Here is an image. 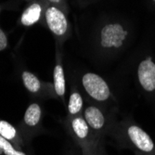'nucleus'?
Wrapping results in <instances>:
<instances>
[{
  "label": "nucleus",
  "instance_id": "9b49d317",
  "mask_svg": "<svg viewBox=\"0 0 155 155\" xmlns=\"http://www.w3.org/2000/svg\"><path fill=\"white\" fill-rule=\"evenodd\" d=\"M22 80L25 87L32 93H35L40 89V81L38 78L29 72H24L22 74Z\"/></svg>",
  "mask_w": 155,
  "mask_h": 155
},
{
  "label": "nucleus",
  "instance_id": "1a4fd4ad",
  "mask_svg": "<svg viewBox=\"0 0 155 155\" xmlns=\"http://www.w3.org/2000/svg\"><path fill=\"white\" fill-rule=\"evenodd\" d=\"M54 87L59 96L62 97L65 93V79L63 69L61 65H57L54 69Z\"/></svg>",
  "mask_w": 155,
  "mask_h": 155
},
{
  "label": "nucleus",
  "instance_id": "f8f14e48",
  "mask_svg": "<svg viewBox=\"0 0 155 155\" xmlns=\"http://www.w3.org/2000/svg\"><path fill=\"white\" fill-rule=\"evenodd\" d=\"M82 107H83L82 97L78 93H73L69 100V104H68L69 112L71 114H76L81 110Z\"/></svg>",
  "mask_w": 155,
  "mask_h": 155
},
{
  "label": "nucleus",
  "instance_id": "dca6fc26",
  "mask_svg": "<svg viewBox=\"0 0 155 155\" xmlns=\"http://www.w3.org/2000/svg\"><path fill=\"white\" fill-rule=\"evenodd\" d=\"M50 2H52V3H59V2H61V0H49Z\"/></svg>",
  "mask_w": 155,
  "mask_h": 155
},
{
  "label": "nucleus",
  "instance_id": "ddd939ff",
  "mask_svg": "<svg viewBox=\"0 0 155 155\" xmlns=\"http://www.w3.org/2000/svg\"><path fill=\"white\" fill-rule=\"evenodd\" d=\"M0 135L9 140L16 137V129L7 121H0Z\"/></svg>",
  "mask_w": 155,
  "mask_h": 155
},
{
  "label": "nucleus",
  "instance_id": "f03ea898",
  "mask_svg": "<svg viewBox=\"0 0 155 155\" xmlns=\"http://www.w3.org/2000/svg\"><path fill=\"white\" fill-rule=\"evenodd\" d=\"M127 35V32L124 30L122 25L111 23L104 26L101 34V43L103 48H120Z\"/></svg>",
  "mask_w": 155,
  "mask_h": 155
},
{
  "label": "nucleus",
  "instance_id": "4468645a",
  "mask_svg": "<svg viewBox=\"0 0 155 155\" xmlns=\"http://www.w3.org/2000/svg\"><path fill=\"white\" fill-rule=\"evenodd\" d=\"M0 148L2 149L3 153H5L6 155H26L21 151L16 150L8 142V140L4 138L1 135H0Z\"/></svg>",
  "mask_w": 155,
  "mask_h": 155
},
{
  "label": "nucleus",
  "instance_id": "0eeeda50",
  "mask_svg": "<svg viewBox=\"0 0 155 155\" xmlns=\"http://www.w3.org/2000/svg\"><path fill=\"white\" fill-rule=\"evenodd\" d=\"M41 7L39 4H33L28 8L21 16V23L25 26H31L40 19Z\"/></svg>",
  "mask_w": 155,
  "mask_h": 155
},
{
  "label": "nucleus",
  "instance_id": "2eb2a0df",
  "mask_svg": "<svg viewBox=\"0 0 155 155\" xmlns=\"http://www.w3.org/2000/svg\"><path fill=\"white\" fill-rule=\"evenodd\" d=\"M8 46V41H7V36L4 34V32L0 29V51L4 50Z\"/></svg>",
  "mask_w": 155,
  "mask_h": 155
},
{
  "label": "nucleus",
  "instance_id": "9d476101",
  "mask_svg": "<svg viewBox=\"0 0 155 155\" xmlns=\"http://www.w3.org/2000/svg\"><path fill=\"white\" fill-rule=\"evenodd\" d=\"M72 127L75 135L80 138H86L88 135V125L86 120L81 117H76L72 122Z\"/></svg>",
  "mask_w": 155,
  "mask_h": 155
},
{
  "label": "nucleus",
  "instance_id": "20e7f679",
  "mask_svg": "<svg viewBox=\"0 0 155 155\" xmlns=\"http://www.w3.org/2000/svg\"><path fill=\"white\" fill-rule=\"evenodd\" d=\"M138 80L142 87L149 92L155 89V63L151 58H147L138 66Z\"/></svg>",
  "mask_w": 155,
  "mask_h": 155
},
{
  "label": "nucleus",
  "instance_id": "423d86ee",
  "mask_svg": "<svg viewBox=\"0 0 155 155\" xmlns=\"http://www.w3.org/2000/svg\"><path fill=\"white\" fill-rule=\"evenodd\" d=\"M86 122L93 129H101L105 124V118L102 112L96 107H88L84 111Z\"/></svg>",
  "mask_w": 155,
  "mask_h": 155
},
{
  "label": "nucleus",
  "instance_id": "7ed1b4c3",
  "mask_svg": "<svg viewBox=\"0 0 155 155\" xmlns=\"http://www.w3.org/2000/svg\"><path fill=\"white\" fill-rule=\"evenodd\" d=\"M46 20L49 30L57 35H62L66 33L68 21L62 11L55 7H50L46 12Z\"/></svg>",
  "mask_w": 155,
  "mask_h": 155
},
{
  "label": "nucleus",
  "instance_id": "6e6552de",
  "mask_svg": "<svg viewBox=\"0 0 155 155\" xmlns=\"http://www.w3.org/2000/svg\"><path fill=\"white\" fill-rule=\"evenodd\" d=\"M41 117V109L38 104L34 103L27 108L24 114V122L30 126H35L38 124Z\"/></svg>",
  "mask_w": 155,
  "mask_h": 155
},
{
  "label": "nucleus",
  "instance_id": "39448f33",
  "mask_svg": "<svg viewBox=\"0 0 155 155\" xmlns=\"http://www.w3.org/2000/svg\"><path fill=\"white\" fill-rule=\"evenodd\" d=\"M127 135L133 144L140 150L150 152L154 149V144L150 137L137 125H131L127 129Z\"/></svg>",
  "mask_w": 155,
  "mask_h": 155
},
{
  "label": "nucleus",
  "instance_id": "f257e3e1",
  "mask_svg": "<svg viewBox=\"0 0 155 155\" xmlns=\"http://www.w3.org/2000/svg\"><path fill=\"white\" fill-rule=\"evenodd\" d=\"M83 86L93 98L98 101H106L110 97V89L106 82L96 74H87L83 76Z\"/></svg>",
  "mask_w": 155,
  "mask_h": 155
},
{
  "label": "nucleus",
  "instance_id": "a211bd4d",
  "mask_svg": "<svg viewBox=\"0 0 155 155\" xmlns=\"http://www.w3.org/2000/svg\"><path fill=\"white\" fill-rule=\"evenodd\" d=\"M153 1H154V2H155V0H153Z\"/></svg>",
  "mask_w": 155,
  "mask_h": 155
},
{
  "label": "nucleus",
  "instance_id": "f3484780",
  "mask_svg": "<svg viewBox=\"0 0 155 155\" xmlns=\"http://www.w3.org/2000/svg\"><path fill=\"white\" fill-rule=\"evenodd\" d=\"M3 153V150H2V149L1 148H0V155H1Z\"/></svg>",
  "mask_w": 155,
  "mask_h": 155
}]
</instances>
